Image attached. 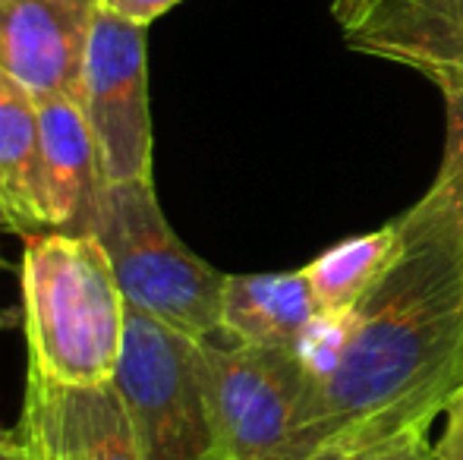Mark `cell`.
I'll return each mask as SVG.
<instances>
[{
	"label": "cell",
	"instance_id": "6da1fadb",
	"mask_svg": "<svg viewBox=\"0 0 463 460\" xmlns=\"http://www.w3.org/2000/svg\"><path fill=\"white\" fill-rule=\"evenodd\" d=\"M394 224L401 256L344 313L341 347L306 385L287 460L378 448L432 426L463 381V246L407 211Z\"/></svg>",
	"mask_w": 463,
	"mask_h": 460
},
{
	"label": "cell",
	"instance_id": "7a4b0ae2",
	"mask_svg": "<svg viewBox=\"0 0 463 460\" xmlns=\"http://www.w3.org/2000/svg\"><path fill=\"white\" fill-rule=\"evenodd\" d=\"M23 328L29 375L57 391L114 385L127 347L129 306L95 237H25Z\"/></svg>",
	"mask_w": 463,
	"mask_h": 460
},
{
	"label": "cell",
	"instance_id": "3957f363",
	"mask_svg": "<svg viewBox=\"0 0 463 460\" xmlns=\"http://www.w3.org/2000/svg\"><path fill=\"white\" fill-rule=\"evenodd\" d=\"M95 239L133 313L193 341L218 338L227 275L177 237L161 211L152 180L108 186Z\"/></svg>",
	"mask_w": 463,
	"mask_h": 460
},
{
	"label": "cell",
	"instance_id": "277c9868",
	"mask_svg": "<svg viewBox=\"0 0 463 460\" xmlns=\"http://www.w3.org/2000/svg\"><path fill=\"white\" fill-rule=\"evenodd\" d=\"M114 385L146 460H221L202 385L199 341L129 309Z\"/></svg>",
	"mask_w": 463,
	"mask_h": 460
},
{
	"label": "cell",
	"instance_id": "5b68a950",
	"mask_svg": "<svg viewBox=\"0 0 463 460\" xmlns=\"http://www.w3.org/2000/svg\"><path fill=\"white\" fill-rule=\"evenodd\" d=\"M199 362L221 460H287L309 385L297 350L212 338L199 341Z\"/></svg>",
	"mask_w": 463,
	"mask_h": 460
},
{
	"label": "cell",
	"instance_id": "8992f818",
	"mask_svg": "<svg viewBox=\"0 0 463 460\" xmlns=\"http://www.w3.org/2000/svg\"><path fill=\"white\" fill-rule=\"evenodd\" d=\"M82 111L110 183L152 180L148 29L98 6L82 63Z\"/></svg>",
	"mask_w": 463,
	"mask_h": 460
},
{
	"label": "cell",
	"instance_id": "52a82bcc",
	"mask_svg": "<svg viewBox=\"0 0 463 460\" xmlns=\"http://www.w3.org/2000/svg\"><path fill=\"white\" fill-rule=\"evenodd\" d=\"M98 0H0V73L32 95L82 101Z\"/></svg>",
	"mask_w": 463,
	"mask_h": 460
},
{
	"label": "cell",
	"instance_id": "ba28073f",
	"mask_svg": "<svg viewBox=\"0 0 463 460\" xmlns=\"http://www.w3.org/2000/svg\"><path fill=\"white\" fill-rule=\"evenodd\" d=\"M356 54L401 63L435 86H463V0H372L344 29Z\"/></svg>",
	"mask_w": 463,
	"mask_h": 460
},
{
	"label": "cell",
	"instance_id": "9c48e42d",
	"mask_svg": "<svg viewBox=\"0 0 463 460\" xmlns=\"http://www.w3.org/2000/svg\"><path fill=\"white\" fill-rule=\"evenodd\" d=\"M38 108L42 177L51 233L95 237L98 211L110 180L80 99L32 95Z\"/></svg>",
	"mask_w": 463,
	"mask_h": 460
},
{
	"label": "cell",
	"instance_id": "30bf717a",
	"mask_svg": "<svg viewBox=\"0 0 463 460\" xmlns=\"http://www.w3.org/2000/svg\"><path fill=\"white\" fill-rule=\"evenodd\" d=\"M322 315L303 268L227 275L221 296V338L246 347L297 350Z\"/></svg>",
	"mask_w": 463,
	"mask_h": 460
},
{
	"label": "cell",
	"instance_id": "8fae6325",
	"mask_svg": "<svg viewBox=\"0 0 463 460\" xmlns=\"http://www.w3.org/2000/svg\"><path fill=\"white\" fill-rule=\"evenodd\" d=\"M0 218L23 237L51 233L42 177L38 108L29 89L0 73Z\"/></svg>",
	"mask_w": 463,
	"mask_h": 460
},
{
	"label": "cell",
	"instance_id": "7c38bea8",
	"mask_svg": "<svg viewBox=\"0 0 463 460\" xmlns=\"http://www.w3.org/2000/svg\"><path fill=\"white\" fill-rule=\"evenodd\" d=\"M401 249V230L391 221L372 233H363V237L344 239V243L325 249L322 256H316L309 265H303L322 315L350 313L397 262Z\"/></svg>",
	"mask_w": 463,
	"mask_h": 460
},
{
	"label": "cell",
	"instance_id": "4fadbf2b",
	"mask_svg": "<svg viewBox=\"0 0 463 460\" xmlns=\"http://www.w3.org/2000/svg\"><path fill=\"white\" fill-rule=\"evenodd\" d=\"M61 400L82 460H146L117 385L61 391Z\"/></svg>",
	"mask_w": 463,
	"mask_h": 460
},
{
	"label": "cell",
	"instance_id": "5bb4252c",
	"mask_svg": "<svg viewBox=\"0 0 463 460\" xmlns=\"http://www.w3.org/2000/svg\"><path fill=\"white\" fill-rule=\"evenodd\" d=\"M445 158H441L439 177L429 186V192L416 205H410L407 215L435 224L463 246V86L445 89Z\"/></svg>",
	"mask_w": 463,
	"mask_h": 460
},
{
	"label": "cell",
	"instance_id": "9a60e30c",
	"mask_svg": "<svg viewBox=\"0 0 463 460\" xmlns=\"http://www.w3.org/2000/svg\"><path fill=\"white\" fill-rule=\"evenodd\" d=\"M19 436L25 442L29 460H82L80 445L70 432L67 413H63L61 391L44 385L35 375H29V385H25Z\"/></svg>",
	"mask_w": 463,
	"mask_h": 460
},
{
	"label": "cell",
	"instance_id": "2e32d148",
	"mask_svg": "<svg viewBox=\"0 0 463 460\" xmlns=\"http://www.w3.org/2000/svg\"><path fill=\"white\" fill-rule=\"evenodd\" d=\"M429 429H432V426H416V429L403 432V436L391 438V442L378 445V448L344 451V455H322L316 460H435L432 442H429Z\"/></svg>",
	"mask_w": 463,
	"mask_h": 460
},
{
	"label": "cell",
	"instance_id": "e0dca14e",
	"mask_svg": "<svg viewBox=\"0 0 463 460\" xmlns=\"http://www.w3.org/2000/svg\"><path fill=\"white\" fill-rule=\"evenodd\" d=\"M445 429L432 442L435 460H463V381L454 388V394L445 400Z\"/></svg>",
	"mask_w": 463,
	"mask_h": 460
},
{
	"label": "cell",
	"instance_id": "ac0fdd59",
	"mask_svg": "<svg viewBox=\"0 0 463 460\" xmlns=\"http://www.w3.org/2000/svg\"><path fill=\"white\" fill-rule=\"evenodd\" d=\"M177 4H184V0H98V6L104 13L127 19V23L146 25V29L158 16H165L167 10H174Z\"/></svg>",
	"mask_w": 463,
	"mask_h": 460
},
{
	"label": "cell",
	"instance_id": "d6986e66",
	"mask_svg": "<svg viewBox=\"0 0 463 460\" xmlns=\"http://www.w3.org/2000/svg\"><path fill=\"white\" fill-rule=\"evenodd\" d=\"M369 4L372 0H331V19H335L344 32L347 25H354L356 19L369 10Z\"/></svg>",
	"mask_w": 463,
	"mask_h": 460
},
{
	"label": "cell",
	"instance_id": "ffe728a7",
	"mask_svg": "<svg viewBox=\"0 0 463 460\" xmlns=\"http://www.w3.org/2000/svg\"><path fill=\"white\" fill-rule=\"evenodd\" d=\"M0 460H29V451H25L23 436H19V442L0 445Z\"/></svg>",
	"mask_w": 463,
	"mask_h": 460
},
{
	"label": "cell",
	"instance_id": "44dd1931",
	"mask_svg": "<svg viewBox=\"0 0 463 460\" xmlns=\"http://www.w3.org/2000/svg\"><path fill=\"white\" fill-rule=\"evenodd\" d=\"M0 265H4V258H0ZM16 322H19V315H16V313H6V309L0 306V334H4L10 325H16Z\"/></svg>",
	"mask_w": 463,
	"mask_h": 460
},
{
	"label": "cell",
	"instance_id": "7402d4cb",
	"mask_svg": "<svg viewBox=\"0 0 463 460\" xmlns=\"http://www.w3.org/2000/svg\"><path fill=\"white\" fill-rule=\"evenodd\" d=\"M10 442H19V429H6V426H0V445H10Z\"/></svg>",
	"mask_w": 463,
	"mask_h": 460
},
{
	"label": "cell",
	"instance_id": "603a6c76",
	"mask_svg": "<svg viewBox=\"0 0 463 460\" xmlns=\"http://www.w3.org/2000/svg\"><path fill=\"white\" fill-rule=\"evenodd\" d=\"M0 228H4V218H0Z\"/></svg>",
	"mask_w": 463,
	"mask_h": 460
}]
</instances>
